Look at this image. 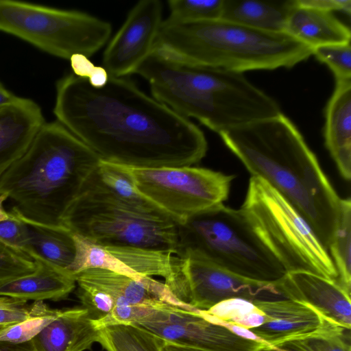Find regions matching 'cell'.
Returning a JSON list of instances; mask_svg holds the SVG:
<instances>
[{
  "mask_svg": "<svg viewBox=\"0 0 351 351\" xmlns=\"http://www.w3.org/2000/svg\"><path fill=\"white\" fill-rule=\"evenodd\" d=\"M56 90L58 121L102 161L139 168L187 167L206 154L200 128L129 77L109 75L105 86L95 88L70 73Z\"/></svg>",
  "mask_w": 351,
  "mask_h": 351,
  "instance_id": "1",
  "label": "cell"
},
{
  "mask_svg": "<svg viewBox=\"0 0 351 351\" xmlns=\"http://www.w3.org/2000/svg\"><path fill=\"white\" fill-rule=\"evenodd\" d=\"M276 348L281 351H313L304 340L285 342L278 346Z\"/></svg>",
  "mask_w": 351,
  "mask_h": 351,
  "instance_id": "39",
  "label": "cell"
},
{
  "mask_svg": "<svg viewBox=\"0 0 351 351\" xmlns=\"http://www.w3.org/2000/svg\"><path fill=\"white\" fill-rule=\"evenodd\" d=\"M162 351H207L202 349L183 346L165 341Z\"/></svg>",
  "mask_w": 351,
  "mask_h": 351,
  "instance_id": "42",
  "label": "cell"
},
{
  "mask_svg": "<svg viewBox=\"0 0 351 351\" xmlns=\"http://www.w3.org/2000/svg\"><path fill=\"white\" fill-rule=\"evenodd\" d=\"M96 170L64 214L63 226L101 246L179 254L178 224L149 202L136 204L118 196L103 184Z\"/></svg>",
  "mask_w": 351,
  "mask_h": 351,
  "instance_id": "6",
  "label": "cell"
},
{
  "mask_svg": "<svg viewBox=\"0 0 351 351\" xmlns=\"http://www.w3.org/2000/svg\"><path fill=\"white\" fill-rule=\"evenodd\" d=\"M0 32L52 56L88 58L108 41L111 24L84 12L12 0H0Z\"/></svg>",
  "mask_w": 351,
  "mask_h": 351,
  "instance_id": "9",
  "label": "cell"
},
{
  "mask_svg": "<svg viewBox=\"0 0 351 351\" xmlns=\"http://www.w3.org/2000/svg\"><path fill=\"white\" fill-rule=\"evenodd\" d=\"M28 226L32 247L36 253L33 261L43 260L72 274L76 252L73 234L65 226Z\"/></svg>",
  "mask_w": 351,
  "mask_h": 351,
  "instance_id": "23",
  "label": "cell"
},
{
  "mask_svg": "<svg viewBox=\"0 0 351 351\" xmlns=\"http://www.w3.org/2000/svg\"><path fill=\"white\" fill-rule=\"evenodd\" d=\"M99 330L86 308H66L31 342L34 351H85L98 341Z\"/></svg>",
  "mask_w": 351,
  "mask_h": 351,
  "instance_id": "18",
  "label": "cell"
},
{
  "mask_svg": "<svg viewBox=\"0 0 351 351\" xmlns=\"http://www.w3.org/2000/svg\"><path fill=\"white\" fill-rule=\"evenodd\" d=\"M120 166L130 176L138 193L178 224L223 204L228 197L235 178L234 175L194 166Z\"/></svg>",
  "mask_w": 351,
  "mask_h": 351,
  "instance_id": "10",
  "label": "cell"
},
{
  "mask_svg": "<svg viewBox=\"0 0 351 351\" xmlns=\"http://www.w3.org/2000/svg\"><path fill=\"white\" fill-rule=\"evenodd\" d=\"M313 55L330 68L336 81L351 80L350 43L317 47L313 49Z\"/></svg>",
  "mask_w": 351,
  "mask_h": 351,
  "instance_id": "32",
  "label": "cell"
},
{
  "mask_svg": "<svg viewBox=\"0 0 351 351\" xmlns=\"http://www.w3.org/2000/svg\"><path fill=\"white\" fill-rule=\"evenodd\" d=\"M265 315V322L247 329L257 339L269 346L291 341L343 335L346 330L329 320L310 305L289 299L255 300Z\"/></svg>",
  "mask_w": 351,
  "mask_h": 351,
  "instance_id": "14",
  "label": "cell"
},
{
  "mask_svg": "<svg viewBox=\"0 0 351 351\" xmlns=\"http://www.w3.org/2000/svg\"><path fill=\"white\" fill-rule=\"evenodd\" d=\"M240 209L287 273L307 271L337 282L328 250L303 217L268 183L251 176Z\"/></svg>",
  "mask_w": 351,
  "mask_h": 351,
  "instance_id": "8",
  "label": "cell"
},
{
  "mask_svg": "<svg viewBox=\"0 0 351 351\" xmlns=\"http://www.w3.org/2000/svg\"><path fill=\"white\" fill-rule=\"evenodd\" d=\"M328 252L338 274L337 282L349 293L351 290V201L341 199L336 227Z\"/></svg>",
  "mask_w": 351,
  "mask_h": 351,
  "instance_id": "25",
  "label": "cell"
},
{
  "mask_svg": "<svg viewBox=\"0 0 351 351\" xmlns=\"http://www.w3.org/2000/svg\"><path fill=\"white\" fill-rule=\"evenodd\" d=\"M35 262L26 255L0 241V286L36 269Z\"/></svg>",
  "mask_w": 351,
  "mask_h": 351,
  "instance_id": "34",
  "label": "cell"
},
{
  "mask_svg": "<svg viewBox=\"0 0 351 351\" xmlns=\"http://www.w3.org/2000/svg\"><path fill=\"white\" fill-rule=\"evenodd\" d=\"M178 234L181 250L245 278L277 282L287 274L241 209L217 205L178 224Z\"/></svg>",
  "mask_w": 351,
  "mask_h": 351,
  "instance_id": "7",
  "label": "cell"
},
{
  "mask_svg": "<svg viewBox=\"0 0 351 351\" xmlns=\"http://www.w3.org/2000/svg\"><path fill=\"white\" fill-rule=\"evenodd\" d=\"M98 343L106 351H162L165 341L131 324H117L99 330Z\"/></svg>",
  "mask_w": 351,
  "mask_h": 351,
  "instance_id": "24",
  "label": "cell"
},
{
  "mask_svg": "<svg viewBox=\"0 0 351 351\" xmlns=\"http://www.w3.org/2000/svg\"><path fill=\"white\" fill-rule=\"evenodd\" d=\"M45 123L40 106L23 97L0 108V177L27 149Z\"/></svg>",
  "mask_w": 351,
  "mask_h": 351,
  "instance_id": "17",
  "label": "cell"
},
{
  "mask_svg": "<svg viewBox=\"0 0 351 351\" xmlns=\"http://www.w3.org/2000/svg\"><path fill=\"white\" fill-rule=\"evenodd\" d=\"M256 351H281V350H280L276 348H273V347L266 345V346L261 347Z\"/></svg>",
  "mask_w": 351,
  "mask_h": 351,
  "instance_id": "44",
  "label": "cell"
},
{
  "mask_svg": "<svg viewBox=\"0 0 351 351\" xmlns=\"http://www.w3.org/2000/svg\"><path fill=\"white\" fill-rule=\"evenodd\" d=\"M349 340H346V332L339 335L304 339L313 351H351Z\"/></svg>",
  "mask_w": 351,
  "mask_h": 351,
  "instance_id": "36",
  "label": "cell"
},
{
  "mask_svg": "<svg viewBox=\"0 0 351 351\" xmlns=\"http://www.w3.org/2000/svg\"><path fill=\"white\" fill-rule=\"evenodd\" d=\"M8 198L5 194L0 195V221L7 219L10 216L9 212H7L3 207V204Z\"/></svg>",
  "mask_w": 351,
  "mask_h": 351,
  "instance_id": "43",
  "label": "cell"
},
{
  "mask_svg": "<svg viewBox=\"0 0 351 351\" xmlns=\"http://www.w3.org/2000/svg\"><path fill=\"white\" fill-rule=\"evenodd\" d=\"M131 324L165 341L207 351H256L267 345L209 320L199 311L168 302L155 304L144 317Z\"/></svg>",
  "mask_w": 351,
  "mask_h": 351,
  "instance_id": "12",
  "label": "cell"
},
{
  "mask_svg": "<svg viewBox=\"0 0 351 351\" xmlns=\"http://www.w3.org/2000/svg\"><path fill=\"white\" fill-rule=\"evenodd\" d=\"M209 320L228 326L250 329L263 324L264 313L254 303L243 298L223 300L207 311H199Z\"/></svg>",
  "mask_w": 351,
  "mask_h": 351,
  "instance_id": "27",
  "label": "cell"
},
{
  "mask_svg": "<svg viewBox=\"0 0 351 351\" xmlns=\"http://www.w3.org/2000/svg\"><path fill=\"white\" fill-rule=\"evenodd\" d=\"M76 284L96 289L115 302V307L125 305L168 302L189 308L177 300L164 282L152 277L134 278L101 269H87L74 275Z\"/></svg>",
  "mask_w": 351,
  "mask_h": 351,
  "instance_id": "16",
  "label": "cell"
},
{
  "mask_svg": "<svg viewBox=\"0 0 351 351\" xmlns=\"http://www.w3.org/2000/svg\"><path fill=\"white\" fill-rule=\"evenodd\" d=\"M100 159L58 121L45 123L25 152L0 177V195L27 225L64 226L66 210Z\"/></svg>",
  "mask_w": 351,
  "mask_h": 351,
  "instance_id": "3",
  "label": "cell"
},
{
  "mask_svg": "<svg viewBox=\"0 0 351 351\" xmlns=\"http://www.w3.org/2000/svg\"><path fill=\"white\" fill-rule=\"evenodd\" d=\"M113 255L142 276H160L165 279L174 253L151 249L105 246Z\"/></svg>",
  "mask_w": 351,
  "mask_h": 351,
  "instance_id": "28",
  "label": "cell"
},
{
  "mask_svg": "<svg viewBox=\"0 0 351 351\" xmlns=\"http://www.w3.org/2000/svg\"><path fill=\"white\" fill-rule=\"evenodd\" d=\"M35 270L0 286V296L25 301L60 300L75 289L76 281L71 274L43 261H34Z\"/></svg>",
  "mask_w": 351,
  "mask_h": 351,
  "instance_id": "21",
  "label": "cell"
},
{
  "mask_svg": "<svg viewBox=\"0 0 351 351\" xmlns=\"http://www.w3.org/2000/svg\"><path fill=\"white\" fill-rule=\"evenodd\" d=\"M295 0H223L221 19L255 29L285 32Z\"/></svg>",
  "mask_w": 351,
  "mask_h": 351,
  "instance_id": "22",
  "label": "cell"
},
{
  "mask_svg": "<svg viewBox=\"0 0 351 351\" xmlns=\"http://www.w3.org/2000/svg\"><path fill=\"white\" fill-rule=\"evenodd\" d=\"M302 5L324 10L332 12L333 11L343 12L348 15L351 12L350 0H297Z\"/></svg>",
  "mask_w": 351,
  "mask_h": 351,
  "instance_id": "37",
  "label": "cell"
},
{
  "mask_svg": "<svg viewBox=\"0 0 351 351\" xmlns=\"http://www.w3.org/2000/svg\"><path fill=\"white\" fill-rule=\"evenodd\" d=\"M278 282L245 278L221 269L184 247L171 260L164 283L182 304L196 311H207L230 298L252 302L285 298Z\"/></svg>",
  "mask_w": 351,
  "mask_h": 351,
  "instance_id": "11",
  "label": "cell"
},
{
  "mask_svg": "<svg viewBox=\"0 0 351 351\" xmlns=\"http://www.w3.org/2000/svg\"><path fill=\"white\" fill-rule=\"evenodd\" d=\"M31 309L32 304L27 301L0 296V332L26 319Z\"/></svg>",
  "mask_w": 351,
  "mask_h": 351,
  "instance_id": "35",
  "label": "cell"
},
{
  "mask_svg": "<svg viewBox=\"0 0 351 351\" xmlns=\"http://www.w3.org/2000/svg\"><path fill=\"white\" fill-rule=\"evenodd\" d=\"M285 32L313 49L350 43L351 38L349 27L332 12L302 5L297 0L288 16Z\"/></svg>",
  "mask_w": 351,
  "mask_h": 351,
  "instance_id": "20",
  "label": "cell"
},
{
  "mask_svg": "<svg viewBox=\"0 0 351 351\" xmlns=\"http://www.w3.org/2000/svg\"><path fill=\"white\" fill-rule=\"evenodd\" d=\"M73 73L82 78L90 79L95 73V66L88 57L82 54H74L69 59Z\"/></svg>",
  "mask_w": 351,
  "mask_h": 351,
  "instance_id": "38",
  "label": "cell"
},
{
  "mask_svg": "<svg viewBox=\"0 0 351 351\" xmlns=\"http://www.w3.org/2000/svg\"><path fill=\"white\" fill-rule=\"evenodd\" d=\"M278 283L285 298L307 304L329 320L350 330V294L336 281L307 271H292Z\"/></svg>",
  "mask_w": 351,
  "mask_h": 351,
  "instance_id": "15",
  "label": "cell"
},
{
  "mask_svg": "<svg viewBox=\"0 0 351 351\" xmlns=\"http://www.w3.org/2000/svg\"><path fill=\"white\" fill-rule=\"evenodd\" d=\"M159 0L139 1L105 49L103 66L112 77H128L153 51L162 19Z\"/></svg>",
  "mask_w": 351,
  "mask_h": 351,
  "instance_id": "13",
  "label": "cell"
},
{
  "mask_svg": "<svg viewBox=\"0 0 351 351\" xmlns=\"http://www.w3.org/2000/svg\"><path fill=\"white\" fill-rule=\"evenodd\" d=\"M0 351H34L32 342L12 343L0 341Z\"/></svg>",
  "mask_w": 351,
  "mask_h": 351,
  "instance_id": "40",
  "label": "cell"
},
{
  "mask_svg": "<svg viewBox=\"0 0 351 351\" xmlns=\"http://www.w3.org/2000/svg\"><path fill=\"white\" fill-rule=\"evenodd\" d=\"M61 310L49 307L44 301H34L29 316L0 332V341L23 343L30 341L52 322Z\"/></svg>",
  "mask_w": 351,
  "mask_h": 351,
  "instance_id": "29",
  "label": "cell"
},
{
  "mask_svg": "<svg viewBox=\"0 0 351 351\" xmlns=\"http://www.w3.org/2000/svg\"><path fill=\"white\" fill-rule=\"evenodd\" d=\"M19 97L7 90L0 82V108L14 102Z\"/></svg>",
  "mask_w": 351,
  "mask_h": 351,
  "instance_id": "41",
  "label": "cell"
},
{
  "mask_svg": "<svg viewBox=\"0 0 351 351\" xmlns=\"http://www.w3.org/2000/svg\"><path fill=\"white\" fill-rule=\"evenodd\" d=\"M325 145L343 179L351 178V80L336 81L325 110Z\"/></svg>",
  "mask_w": 351,
  "mask_h": 351,
  "instance_id": "19",
  "label": "cell"
},
{
  "mask_svg": "<svg viewBox=\"0 0 351 351\" xmlns=\"http://www.w3.org/2000/svg\"><path fill=\"white\" fill-rule=\"evenodd\" d=\"M219 135L251 176L265 181L297 210L328 250L341 197L293 123L281 112Z\"/></svg>",
  "mask_w": 351,
  "mask_h": 351,
  "instance_id": "2",
  "label": "cell"
},
{
  "mask_svg": "<svg viewBox=\"0 0 351 351\" xmlns=\"http://www.w3.org/2000/svg\"><path fill=\"white\" fill-rule=\"evenodd\" d=\"M7 219L0 221V241L33 260L36 253L32 247L28 225L11 211Z\"/></svg>",
  "mask_w": 351,
  "mask_h": 351,
  "instance_id": "33",
  "label": "cell"
},
{
  "mask_svg": "<svg viewBox=\"0 0 351 351\" xmlns=\"http://www.w3.org/2000/svg\"><path fill=\"white\" fill-rule=\"evenodd\" d=\"M169 18L182 21L221 19L223 0H170Z\"/></svg>",
  "mask_w": 351,
  "mask_h": 351,
  "instance_id": "30",
  "label": "cell"
},
{
  "mask_svg": "<svg viewBox=\"0 0 351 351\" xmlns=\"http://www.w3.org/2000/svg\"><path fill=\"white\" fill-rule=\"evenodd\" d=\"M186 63L241 73L291 68L313 55V48L286 32L255 29L221 19L163 20L154 49Z\"/></svg>",
  "mask_w": 351,
  "mask_h": 351,
  "instance_id": "5",
  "label": "cell"
},
{
  "mask_svg": "<svg viewBox=\"0 0 351 351\" xmlns=\"http://www.w3.org/2000/svg\"><path fill=\"white\" fill-rule=\"evenodd\" d=\"M152 96L218 134L281 113L275 99L241 73L170 58L153 49L136 71Z\"/></svg>",
  "mask_w": 351,
  "mask_h": 351,
  "instance_id": "4",
  "label": "cell"
},
{
  "mask_svg": "<svg viewBox=\"0 0 351 351\" xmlns=\"http://www.w3.org/2000/svg\"><path fill=\"white\" fill-rule=\"evenodd\" d=\"M73 239L76 249L71 267L73 276L82 270L96 268L114 271L134 278L143 277L111 254L104 246L75 234H73Z\"/></svg>",
  "mask_w": 351,
  "mask_h": 351,
  "instance_id": "26",
  "label": "cell"
},
{
  "mask_svg": "<svg viewBox=\"0 0 351 351\" xmlns=\"http://www.w3.org/2000/svg\"><path fill=\"white\" fill-rule=\"evenodd\" d=\"M96 172L103 184L121 198L136 204L149 202L138 193L130 176L119 165L100 160Z\"/></svg>",
  "mask_w": 351,
  "mask_h": 351,
  "instance_id": "31",
  "label": "cell"
}]
</instances>
